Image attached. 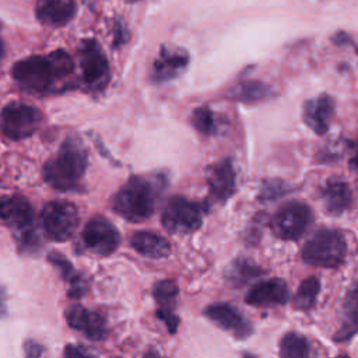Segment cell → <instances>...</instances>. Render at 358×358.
Here are the masks:
<instances>
[{
    "mask_svg": "<svg viewBox=\"0 0 358 358\" xmlns=\"http://www.w3.org/2000/svg\"><path fill=\"white\" fill-rule=\"evenodd\" d=\"M74 63L64 50H55L46 56H29L17 62L11 69L14 81L25 91L34 94L49 92L56 83L67 78Z\"/></svg>",
    "mask_w": 358,
    "mask_h": 358,
    "instance_id": "6da1fadb",
    "label": "cell"
},
{
    "mask_svg": "<svg viewBox=\"0 0 358 358\" xmlns=\"http://www.w3.org/2000/svg\"><path fill=\"white\" fill-rule=\"evenodd\" d=\"M87 164L88 154L84 144L77 136H69L62 143L57 155L45 164L42 175L50 187L69 192L78 187Z\"/></svg>",
    "mask_w": 358,
    "mask_h": 358,
    "instance_id": "7a4b0ae2",
    "label": "cell"
},
{
    "mask_svg": "<svg viewBox=\"0 0 358 358\" xmlns=\"http://www.w3.org/2000/svg\"><path fill=\"white\" fill-rule=\"evenodd\" d=\"M164 178L131 176L115 194L113 210L127 221L140 222L154 214Z\"/></svg>",
    "mask_w": 358,
    "mask_h": 358,
    "instance_id": "3957f363",
    "label": "cell"
},
{
    "mask_svg": "<svg viewBox=\"0 0 358 358\" xmlns=\"http://www.w3.org/2000/svg\"><path fill=\"white\" fill-rule=\"evenodd\" d=\"M347 243L344 236L334 229H319L305 243L302 260L316 267L336 268L345 257Z\"/></svg>",
    "mask_w": 358,
    "mask_h": 358,
    "instance_id": "277c9868",
    "label": "cell"
},
{
    "mask_svg": "<svg viewBox=\"0 0 358 358\" xmlns=\"http://www.w3.org/2000/svg\"><path fill=\"white\" fill-rule=\"evenodd\" d=\"M0 220L13 229L21 246L29 249L36 245L34 211L27 199L21 196L0 197Z\"/></svg>",
    "mask_w": 358,
    "mask_h": 358,
    "instance_id": "5b68a950",
    "label": "cell"
},
{
    "mask_svg": "<svg viewBox=\"0 0 358 358\" xmlns=\"http://www.w3.org/2000/svg\"><path fill=\"white\" fill-rule=\"evenodd\" d=\"M42 112L31 105L11 102L0 113L1 133L14 141L31 137L42 124Z\"/></svg>",
    "mask_w": 358,
    "mask_h": 358,
    "instance_id": "8992f818",
    "label": "cell"
},
{
    "mask_svg": "<svg viewBox=\"0 0 358 358\" xmlns=\"http://www.w3.org/2000/svg\"><path fill=\"white\" fill-rule=\"evenodd\" d=\"M45 235L55 242H64L71 238L78 225V213L73 203L66 200L49 201L41 213Z\"/></svg>",
    "mask_w": 358,
    "mask_h": 358,
    "instance_id": "52a82bcc",
    "label": "cell"
},
{
    "mask_svg": "<svg viewBox=\"0 0 358 358\" xmlns=\"http://www.w3.org/2000/svg\"><path fill=\"white\" fill-rule=\"evenodd\" d=\"M201 213L197 203L183 196H172L162 208L161 222L171 234H189L201 225Z\"/></svg>",
    "mask_w": 358,
    "mask_h": 358,
    "instance_id": "ba28073f",
    "label": "cell"
},
{
    "mask_svg": "<svg viewBox=\"0 0 358 358\" xmlns=\"http://www.w3.org/2000/svg\"><path fill=\"white\" fill-rule=\"evenodd\" d=\"M313 215L308 204L302 201H289L282 204L271 218L273 234L285 241L301 238L312 224Z\"/></svg>",
    "mask_w": 358,
    "mask_h": 358,
    "instance_id": "9c48e42d",
    "label": "cell"
},
{
    "mask_svg": "<svg viewBox=\"0 0 358 358\" xmlns=\"http://www.w3.org/2000/svg\"><path fill=\"white\" fill-rule=\"evenodd\" d=\"M83 242L92 253L109 256L117 249L120 243V234L108 218L95 215L87 221L83 229Z\"/></svg>",
    "mask_w": 358,
    "mask_h": 358,
    "instance_id": "30bf717a",
    "label": "cell"
},
{
    "mask_svg": "<svg viewBox=\"0 0 358 358\" xmlns=\"http://www.w3.org/2000/svg\"><path fill=\"white\" fill-rule=\"evenodd\" d=\"M80 67L84 83L91 88H102L109 77L108 60L94 39H85L78 49Z\"/></svg>",
    "mask_w": 358,
    "mask_h": 358,
    "instance_id": "8fae6325",
    "label": "cell"
},
{
    "mask_svg": "<svg viewBox=\"0 0 358 358\" xmlns=\"http://www.w3.org/2000/svg\"><path fill=\"white\" fill-rule=\"evenodd\" d=\"M204 313L211 322H214L222 330L231 333L235 338L243 340L252 333L250 323L228 303H213L206 308Z\"/></svg>",
    "mask_w": 358,
    "mask_h": 358,
    "instance_id": "7c38bea8",
    "label": "cell"
},
{
    "mask_svg": "<svg viewBox=\"0 0 358 358\" xmlns=\"http://www.w3.org/2000/svg\"><path fill=\"white\" fill-rule=\"evenodd\" d=\"M66 320L69 326L81 331L90 340H103L106 337V326L103 317L78 303H73L66 309Z\"/></svg>",
    "mask_w": 358,
    "mask_h": 358,
    "instance_id": "4fadbf2b",
    "label": "cell"
},
{
    "mask_svg": "<svg viewBox=\"0 0 358 358\" xmlns=\"http://www.w3.org/2000/svg\"><path fill=\"white\" fill-rule=\"evenodd\" d=\"M210 194L217 201H225L235 193V169L229 158H224L207 168Z\"/></svg>",
    "mask_w": 358,
    "mask_h": 358,
    "instance_id": "5bb4252c",
    "label": "cell"
},
{
    "mask_svg": "<svg viewBox=\"0 0 358 358\" xmlns=\"http://www.w3.org/2000/svg\"><path fill=\"white\" fill-rule=\"evenodd\" d=\"M189 56L183 49L162 46L159 55L152 63L151 80L154 83H165L178 77L187 66Z\"/></svg>",
    "mask_w": 358,
    "mask_h": 358,
    "instance_id": "9a60e30c",
    "label": "cell"
},
{
    "mask_svg": "<svg viewBox=\"0 0 358 358\" xmlns=\"http://www.w3.org/2000/svg\"><path fill=\"white\" fill-rule=\"evenodd\" d=\"M245 301L252 306L285 305L289 301V291L282 280L271 278L255 284L246 294Z\"/></svg>",
    "mask_w": 358,
    "mask_h": 358,
    "instance_id": "2e32d148",
    "label": "cell"
},
{
    "mask_svg": "<svg viewBox=\"0 0 358 358\" xmlns=\"http://www.w3.org/2000/svg\"><path fill=\"white\" fill-rule=\"evenodd\" d=\"M334 99L322 94L316 98L308 99L303 105V120L317 134H324L329 129V123L334 115Z\"/></svg>",
    "mask_w": 358,
    "mask_h": 358,
    "instance_id": "e0dca14e",
    "label": "cell"
},
{
    "mask_svg": "<svg viewBox=\"0 0 358 358\" xmlns=\"http://www.w3.org/2000/svg\"><path fill=\"white\" fill-rule=\"evenodd\" d=\"M152 295L158 303L157 315L166 324L171 334L176 333L179 319L173 313V302L178 295V285L173 280H161L154 285Z\"/></svg>",
    "mask_w": 358,
    "mask_h": 358,
    "instance_id": "ac0fdd59",
    "label": "cell"
},
{
    "mask_svg": "<svg viewBox=\"0 0 358 358\" xmlns=\"http://www.w3.org/2000/svg\"><path fill=\"white\" fill-rule=\"evenodd\" d=\"M74 0H38L36 3V17L43 25H64L74 17Z\"/></svg>",
    "mask_w": 358,
    "mask_h": 358,
    "instance_id": "d6986e66",
    "label": "cell"
},
{
    "mask_svg": "<svg viewBox=\"0 0 358 358\" xmlns=\"http://www.w3.org/2000/svg\"><path fill=\"white\" fill-rule=\"evenodd\" d=\"M322 200L326 211L331 215L343 214L352 201L350 186L340 179H329L322 189Z\"/></svg>",
    "mask_w": 358,
    "mask_h": 358,
    "instance_id": "ffe728a7",
    "label": "cell"
},
{
    "mask_svg": "<svg viewBox=\"0 0 358 358\" xmlns=\"http://www.w3.org/2000/svg\"><path fill=\"white\" fill-rule=\"evenodd\" d=\"M130 245L137 253L151 259H164L171 253L169 242L158 234L148 231L136 232L130 238Z\"/></svg>",
    "mask_w": 358,
    "mask_h": 358,
    "instance_id": "44dd1931",
    "label": "cell"
},
{
    "mask_svg": "<svg viewBox=\"0 0 358 358\" xmlns=\"http://www.w3.org/2000/svg\"><path fill=\"white\" fill-rule=\"evenodd\" d=\"M358 333V285L351 288L343 302L341 327L336 331V341H345Z\"/></svg>",
    "mask_w": 358,
    "mask_h": 358,
    "instance_id": "7402d4cb",
    "label": "cell"
},
{
    "mask_svg": "<svg viewBox=\"0 0 358 358\" xmlns=\"http://www.w3.org/2000/svg\"><path fill=\"white\" fill-rule=\"evenodd\" d=\"M273 95V90L256 80H246L235 84L228 91V96L243 103H256L260 101H264Z\"/></svg>",
    "mask_w": 358,
    "mask_h": 358,
    "instance_id": "603a6c76",
    "label": "cell"
},
{
    "mask_svg": "<svg viewBox=\"0 0 358 358\" xmlns=\"http://www.w3.org/2000/svg\"><path fill=\"white\" fill-rule=\"evenodd\" d=\"M48 260L49 263L53 264V267L59 271L60 277L66 281H69L71 284V288H70V296L71 298H80L83 296V294L85 292V282L84 280L74 271V267L70 264V262L59 255V253H50L48 256Z\"/></svg>",
    "mask_w": 358,
    "mask_h": 358,
    "instance_id": "cb8c5ba5",
    "label": "cell"
},
{
    "mask_svg": "<svg viewBox=\"0 0 358 358\" xmlns=\"http://www.w3.org/2000/svg\"><path fill=\"white\" fill-rule=\"evenodd\" d=\"M263 273V270H260L259 266L253 264L252 262H249L248 259H236L235 262H232V264L227 268V280L235 285V287H241L243 284H246L248 281L256 278L257 275H260Z\"/></svg>",
    "mask_w": 358,
    "mask_h": 358,
    "instance_id": "d4e9b609",
    "label": "cell"
},
{
    "mask_svg": "<svg viewBox=\"0 0 358 358\" xmlns=\"http://www.w3.org/2000/svg\"><path fill=\"white\" fill-rule=\"evenodd\" d=\"M319 291H320V282L316 277L310 275V277L305 278L299 284V287H298V289H296V292L292 298L294 306L296 309H301V310L310 309L316 302Z\"/></svg>",
    "mask_w": 358,
    "mask_h": 358,
    "instance_id": "484cf974",
    "label": "cell"
},
{
    "mask_svg": "<svg viewBox=\"0 0 358 358\" xmlns=\"http://www.w3.org/2000/svg\"><path fill=\"white\" fill-rule=\"evenodd\" d=\"M280 355L282 358H306L310 355V345L303 336L287 333L280 341Z\"/></svg>",
    "mask_w": 358,
    "mask_h": 358,
    "instance_id": "4316f807",
    "label": "cell"
},
{
    "mask_svg": "<svg viewBox=\"0 0 358 358\" xmlns=\"http://www.w3.org/2000/svg\"><path fill=\"white\" fill-rule=\"evenodd\" d=\"M192 124L199 133L208 136V134L217 133L220 126V119L210 108L201 106L193 110Z\"/></svg>",
    "mask_w": 358,
    "mask_h": 358,
    "instance_id": "83f0119b",
    "label": "cell"
},
{
    "mask_svg": "<svg viewBox=\"0 0 358 358\" xmlns=\"http://www.w3.org/2000/svg\"><path fill=\"white\" fill-rule=\"evenodd\" d=\"M287 192V187L281 180H268L262 189V199H275Z\"/></svg>",
    "mask_w": 358,
    "mask_h": 358,
    "instance_id": "f1b7e54d",
    "label": "cell"
},
{
    "mask_svg": "<svg viewBox=\"0 0 358 358\" xmlns=\"http://www.w3.org/2000/svg\"><path fill=\"white\" fill-rule=\"evenodd\" d=\"M24 350H25V354L28 357H39V355L43 354V347L39 343L34 341V340H28L25 343Z\"/></svg>",
    "mask_w": 358,
    "mask_h": 358,
    "instance_id": "f546056e",
    "label": "cell"
},
{
    "mask_svg": "<svg viewBox=\"0 0 358 358\" xmlns=\"http://www.w3.org/2000/svg\"><path fill=\"white\" fill-rule=\"evenodd\" d=\"M66 357H87L91 355L85 348H81L80 345H67L64 350Z\"/></svg>",
    "mask_w": 358,
    "mask_h": 358,
    "instance_id": "4dcf8cb0",
    "label": "cell"
},
{
    "mask_svg": "<svg viewBox=\"0 0 358 358\" xmlns=\"http://www.w3.org/2000/svg\"><path fill=\"white\" fill-rule=\"evenodd\" d=\"M350 165H351V168H352L354 171L358 172V141H357L355 145H354V152H352V157H351V159H350Z\"/></svg>",
    "mask_w": 358,
    "mask_h": 358,
    "instance_id": "1f68e13d",
    "label": "cell"
},
{
    "mask_svg": "<svg viewBox=\"0 0 358 358\" xmlns=\"http://www.w3.org/2000/svg\"><path fill=\"white\" fill-rule=\"evenodd\" d=\"M6 315V292L0 287V317Z\"/></svg>",
    "mask_w": 358,
    "mask_h": 358,
    "instance_id": "d6a6232c",
    "label": "cell"
},
{
    "mask_svg": "<svg viewBox=\"0 0 358 358\" xmlns=\"http://www.w3.org/2000/svg\"><path fill=\"white\" fill-rule=\"evenodd\" d=\"M3 55H4V45H3V42L0 39V60L3 59Z\"/></svg>",
    "mask_w": 358,
    "mask_h": 358,
    "instance_id": "836d02e7",
    "label": "cell"
},
{
    "mask_svg": "<svg viewBox=\"0 0 358 358\" xmlns=\"http://www.w3.org/2000/svg\"><path fill=\"white\" fill-rule=\"evenodd\" d=\"M129 1H137V0H129Z\"/></svg>",
    "mask_w": 358,
    "mask_h": 358,
    "instance_id": "e575fe53",
    "label": "cell"
}]
</instances>
